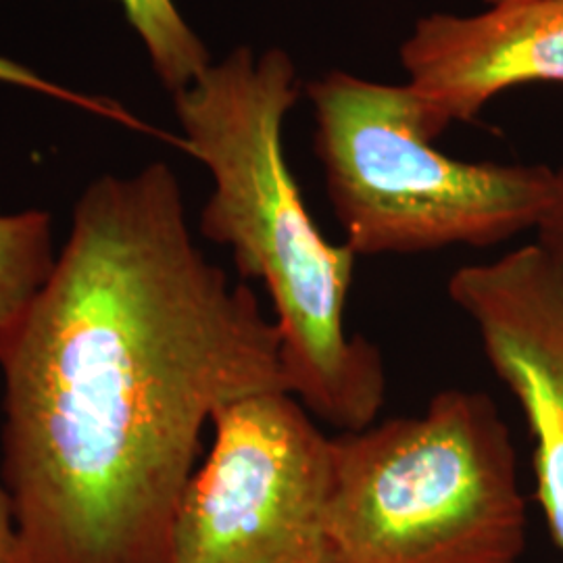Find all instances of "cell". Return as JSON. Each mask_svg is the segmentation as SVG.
Wrapping results in <instances>:
<instances>
[{"label": "cell", "instance_id": "8", "mask_svg": "<svg viewBox=\"0 0 563 563\" xmlns=\"http://www.w3.org/2000/svg\"><path fill=\"white\" fill-rule=\"evenodd\" d=\"M55 262L53 218L46 211L0 213V360Z\"/></svg>", "mask_w": 563, "mask_h": 563}, {"label": "cell", "instance_id": "12", "mask_svg": "<svg viewBox=\"0 0 563 563\" xmlns=\"http://www.w3.org/2000/svg\"><path fill=\"white\" fill-rule=\"evenodd\" d=\"M0 563H21L20 534L11 495L0 483Z\"/></svg>", "mask_w": 563, "mask_h": 563}, {"label": "cell", "instance_id": "10", "mask_svg": "<svg viewBox=\"0 0 563 563\" xmlns=\"http://www.w3.org/2000/svg\"><path fill=\"white\" fill-rule=\"evenodd\" d=\"M0 81H2V84H9V86H18V88L41 92V95L48 97V99L71 102V104H76V107L88 109V111L95 113V115H101V118L118 121V123H123V125H128V128H132V130L162 136V134L155 132L148 123H144V121L139 120L134 113H130L128 109H123L120 102L113 101V99H104V97L81 95V92H76V90H71V88H65V86H60L57 81L42 78L41 74H36L34 69H30V67H25V65H21L18 60L7 59V57H2V55H0Z\"/></svg>", "mask_w": 563, "mask_h": 563}, {"label": "cell", "instance_id": "6", "mask_svg": "<svg viewBox=\"0 0 563 563\" xmlns=\"http://www.w3.org/2000/svg\"><path fill=\"white\" fill-rule=\"evenodd\" d=\"M451 302L476 325L493 374L516 397L534 441V495L563 553V267L539 242L460 267Z\"/></svg>", "mask_w": 563, "mask_h": 563}, {"label": "cell", "instance_id": "1", "mask_svg": "<svg viewBox=\"0 0 563 563\" xmlns=\"http://www.w3.org/2000/svg\"><path fill=\"white\" fill-rule=\"evenodd\" d=\"M0 374L21 563H174L205 428L290 393L278 325L202 255L159 162L81 192Z\"/></svg>", "mask_w": 563, "mask_h": 563}, {"label": "cell", "instance_id": "4", "mask_svg": "<svg viewBox=\"0 0 563 563\" xmlns=\"http://www.w3.org/2000/svg\"><path fill=\"white\" fill-rule=\"evenodd\" d=\"M307 99L328 199L357 257L495 246L543 220L555 169L444 155L407 81L332 69L309 81Z\"/></svg>", "mask_w": 563, "mask_h": 563}, {"label": "cell", "instance_id": "11", "mask_svg": "<svg viewBox=\"0 0 563 563\" xmlns=\"http://www.w3.org/2000/svg\"><path fill=\"white\" fill-rule=\"evenodd\" d=\"M555 169L553 197L537 228V242L563 267V159Z\"/></svg>", "mask_w": 563, "mask_h": 563}, {"label": "cell", "instance_id": "2", "mask_svg": "<svg viewBox=\"0 0 563 563\" xmlns=\"http://www.w3.org/2000/svg\"><path fill=\"white\" fill-rule=\"evenodd\" d=\"M292 57L239 46L174 95L181 148L209 169L201 234L262 282L280 330L290 393L341 432L376 422L388 390L383 353L346 330L357 255L313 222L284 148L299 99Z\"/></svg>", "mask_w": 563, "mask_h": 563}, {"label": "cell", "instance_id": "13", "mask_svg": "<svg viewBox=\"0 0 563 563\" xmlns=\"http://www.w3.org/2000/svg\"><path fill=\"white\" fill-rule=\"evenodd\" d=\"M486 4H499V2H507V0H484Z\"/></svg>", "mask_w": 563, "mask_h": 563}, {"label": "cell", "instance_id": "3", "mask_svg": "<svg viewBox=\"0 0 563 563\" xmlns=\"http://www.w3.org/2000/svg\"><path fill=\"white\" fill-rule=\"evenodd\" d=\"M330 563H520L526 499L511 430L483 390L444 388L422 416L341 432Z\"/></svg>", "mask_w": 563, "mask_h": 563}, {"label": "cell", "instance_id": "5", "mask_svg": "<svg viewBox=\"0 0 563 563\" xmlns=\"http://www.w3.org/2000/svg\"><path fill=\"white\" fill-rule=\"evenodd\" d=\"M181 495L174 563H330L334 443L292 393L222 407Z\"/></svg>", "mask_w": 563, "mask_h": 563}, {"label": "cell", "instance_id": "7", "mask_svg": "<svg viewBox=\"0 0 563 563\" xmlns=\"http://www.w3.org/2000/svg\"><path fill=\"white\" fill-rule=\"evenodd\" d=\"M399 55L422 102L423 130L437 141L509 88L563 86V0H507L472 15H423Z\"/></svg>", "mask_w": 563, "mask_h": 563}, {"label": "cell", "instance_id": "9", "mask_svg": "<svg viewBox=\"0 0 563 563\" xmlns=\"http://www.w3.org/2000/svg\"><path fill=\"white\" fill-rule=\"evenodd\" d=\"M125 20L141 36L163 86L178 95L201 78L211 55L199 34L181 18L174 0H120Z\"/></svg>", "mask_w": 563, "mask_h": 563}]
</instances>
